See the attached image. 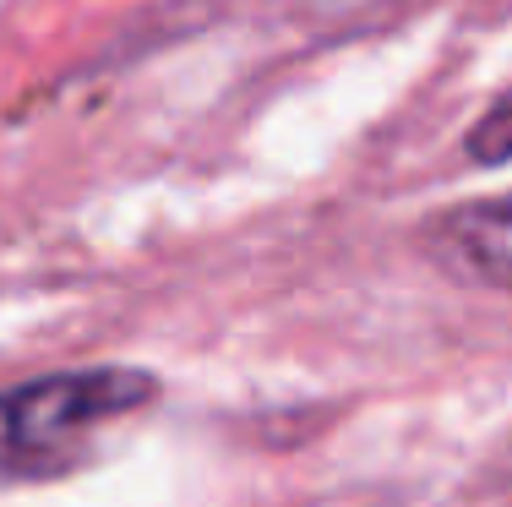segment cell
<instances>
[{"label":"cell","mask_w":512,"mask_h":507,"mask_svg":"<svg viewBox=\"0 0 512 507\" xmlns=\"http://www.w3.org/2000/svg\"><path fill=\"white\" fill-rule=\"evenodd\" d=\"M158 377L137 366H82L0 388V486L66 480L99 437L158 404Z\"/></svg>","instance_id":"obj_1"},{"label":"cell","mask_w":512,"mask_h":507,"mask_svg":"<svg viewBox=\"0 0 512 507\" xmlns=\"http://www.w3.org/2000/svg\"><path fill=\"white\" fill-rule=\"evenodd\" d=\"M463 153H469L474 164H485V169L512 164V88L469 126V142H463Z\"/></svg>","instance_id":"obj_3"},{"label":"cell","mask_w":512,"mask_h":507,"mask_svg":"<svg viewBox=\"0 0 512 507\" xmlns=\"http://www.w3.org/2000/svg\"><path fill=\"white\" fill-rule=\"evenodd\" d=\"M425 246L453 279L512 289V197L463 202L425 229Z\"/></svg>","instance_id":"obj_2"}]
</instances>
